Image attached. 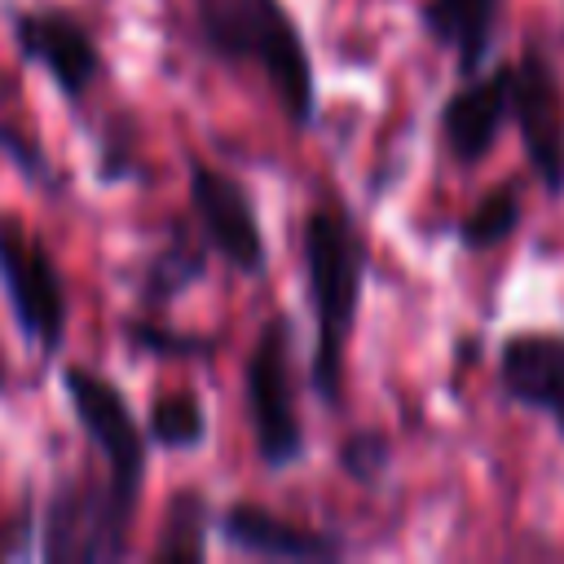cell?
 Wrapping results in <instances>:
<instances>
[{
	"instance_id": "6da1fadb",
	"label": "cell",
	"mask_w": 564,
	"mask_h": 564,
	"mask_svg": "<svg viewBox=\"0 0 564 564\" xmlns=\"http://www.w3.org/2000/svg\"><path fill=\"white\" fill-rule=\"evenodd\" d=\"M300 264H304V295L313 308L308 388L322 405L339 410L344 352L357 330L370 256H366V238H361L357 220L335 198H322L308 207L304 229H300Z\"/></svg>"
},
{
	"instance_id": "7a4b0ae2",
	"label": "cell",
	"mask_w": 564,
	"mask_h": 564,
	"mask_svg": "<svg viewBox=\"0 0 564 564\" xmlns=\"http://www.w3.org/2000/svg\"><path fill=\"white\" fill-rule=\"evenodd\" d=\"M198 40L229 66H256L295 128L317 123V75L300 22L282 0H189Z\"/></svg>"
},
{
	"instance_id": "3957f363",
	"label": "cell",
	"mask_w": 564,
	"mask_h": 564,
	"mask_svg": "<svg viewBox=\"0 0 564 564\" xmlns=\"http://www.w3.org/2000/svg\"><path fill=\"white\" fill-rule=\"evenodd\" d=\"M242 405L256 454L269 471H286L304 458V423L295 392V322L269 313L242 361Z\"/></svg>"
},
{
	"instance_id": "277c9868",
	"label": "cell",
	"mask_w": 564,
	"mask_h": 564,
	"mask_svg": "<svg viewBox=\"0 0 564 564\" xmlns=\"http://www.w3.org/2000/svg\"><path fill=\"white\" fill-rule=\"evenodd\" d=\"M62 392H66V405H70L79 432L88 436V445L97 449V458L106 467V494H110L115 511L123 520H137L141 489H145V458H150L145 423L132 414L128 397L106 375H97L88 366H66Z\"/></svg>"
},
{
	"instance_id": "5b68a950",
	"label": "cell",
	"mask_w": 564,
	"mask_h": 564,
	"mask_svg": "<svg viewBox=\"0 0 564 564\" xmlns=\"http://www.w3.org/2000/svg\"><path fill=\"white\" fill-rule=\"evenodd\" d=\"M0 291L9 300V313L22 339L35 344L44 357L62 352L66 322H70L62 269L48 256L44 238L13 212H0Z\"/></svg>"
},
{
	"instance_id": "8992f818",
	"label": "cell",
	"mask_w": 564,
	"mask_h": 564,
	"mask_svg": "<svg viewBox=\"0 0 564 564\" xmlns=\"http://www.w3.org/2000/svg\"><path fill=\"white\" fill-rule=\"evenodd\" d=\"M511 123L546 198H564V93L551 53L533 35L511 62Z\"/></svg>"
},
{
	"instance_id": "52a82bcc",
	"label": "cell",
	"mask_w": 564,
	"mask_h": 564,
	"mask_svg": "<svg viewBox=\"0 0 564 564\" xmlns=\"http://www.w3.org/2000/svg\"><path fill=\"white\" fill-rule=\"evenodd\" d=\"M185 172H189V212L198 220L203 242L234 273L260 278L269 269V247H264V229H260V212H256L251 189L198 154L185 159Z\"/></svg>"
},
{
	"instance_id": "ba28073f",
	"label": "cell",
	"mask_w": 564,
	"mask_h": 564,
	"mask_svg": "<svg viewBox=\"0 0 564 564\" xmlns=\"http://www.w3.org/2000/svg\"><path fill=\"white\" fill-rule=\"evenodd\" d=\"M9 35H13L18 57L26 66L44 70L48 84L66 101H84L106 75L97 35L70 9H57V4L18 9V13H9Z\"/></svg>"
},
{
	"instance_id": "9c48e42d",
	"label": "cell",
	"mask_w": 564,
	"mask_h": 564,
	"mask_svg": "<svg viewBox=\"0 0 564 564\" xmlns=\"http://www.w3.org/2000/svg\"><path fill=\"white\" fill-rule=\"evenodd\" d=\"M132 520H123L101 485L66 480L48 498L44 516V555L48 560H119L128 551Z\"/></svg>"
},
{
	"instance_id": "30bf717a",
	"label": "cell",
	"mask_w": 564,
	"mask_h": 564,
	"mask_svg": "<svg viewBox=\"0 0 564 564\" xmlns=\"http://www.w3.org/2000/svg\"><path fill=\"white\" fill-rule=\"evenodd\" d=\"M436 123L449 159L476 167L494 150L498 132L511 123V62H494L463 75V84L445 97Z\"/></svg>"
},
{
	"instance_id": "8fae6325",
	"label": "cell",
	"mask_w": 564,
	"mask_h": 564,
	"mask_svg": "<svg viewBox=\"0 0 564 564\" xmlns=\"http://www.w3.org/2000/svg\"><path fill=\"white\" fill-rule=\"evenodd\" d=\"M498 388L507 401L546 414L564 441V335L516 330L498 344Z\"/></svg>"
},
{
	"instance_id": "7c38bea8",
	"label": "cell",
	"mask_w": 564,
	"mask_h": 564,
	"mask_svg": "<svg viewBox=\"0 0 564 564\" xmlns=\"http://www.w3.org/2000/svg\"><path fill=\"white\" fill-rule=\"evenodd\" d=\"M216 533L225 546L260 560H304V564H326L339 560L348 546L330 529H308L291 516H278L260 502H229L216 516Z\"/></svg>"
},
{
	"instance_id": "4fadbf2b",
	"label": "cell",
	"mask_w": 564,
	"mask_h": 564,
	"mask_svg": "<svg viewBox=\"0 0 564 564\" xmlns=\"http://www.w3.org/2000/svg\"><path fill=\"white\" fill-rule=\"evenodd\" d=\"M498 13L502 0H423L419 22L436 48L454 53L458 75H471L489 62Z\"/></svg>"
},
{
	"instance_id": "5bb4252c",
	"label": "cell",
	"mask_w": 564,
	"mask_h": 564,
	"mask_svg": "<svg viewBox=\"0 0 564 564\" xmlns=\"http://www.w3.org/2000/svg\"><path fill=\"white\" fill-rule=\"evenodd\" d=\"M207 256H212V247L203 242V234L189 238L185 225H172V238L141 269V304H145V313H159L176 295H185L207 273Z\"/></svg>"
},
{
	"instance_id": "9a60e30c",
	"label": "cell",
	"mask_w": 564,
	"mask_h": 564,
	"mask_svg": "<svg viewBox=\"0 0 564 564\" xmlns=\"http://www.w3.org/2000/svg\"><path fill=\"white\" fill-rule=\"evenodd\" d=\"M216 529V516H212V502L203 489L185 485L167 498V511H163V529H159V542H154V560H203L207 555V533Z\"/></svg>"
},
{
	"instance_id": "2e32d148",
	"label": "cell",
	"mask_w": 564,
	"mask_h": 564,
	"mask_svg": "<svg viewBox=\"0 0 564 564\" xmlns=\"http://www.w3.org/2000/svg\"><path fill=\"white\" fill-rule=\"evenodd\" d=\"M145 436H150V445L172 449V454L198 449L207 441V405H203V397L185 392V388L159 392L150 401V410H145Z\"/></svg>"
},
{
	"instance_id": "e0dca14e",
	"label": "cell",
	"mask_w": 564,
	"mask_h": 564,
	"mask_svg": "<svg viewBox=\"0 0 564 564\" xmlns=\"http://www.w3.org/2000/svg\"><path fill=\"white\" fill-rule=\"evenodd\" d=\"M520 216H524V203H520V185L507 181V185H494L458 225V242L467 251H489L498 242H507L516 229H520Z\"/></svg>"
},
{
	"instance_id": "ac0fdd59",
	"label": "cell",
	"mask_w": 564,
	"mask_h": 564,
	"mask_svg": "<svg viewBox=\"0 0 564 564\" xmlns=\"http://www.w3.org/2000/svg\"><path fill=\"white\" fill-rule=\"evenodd\" d=\"M388 463H392V441L379 427H352L339 441V467L361 489H375L388 476Z\"/></svg>"
},
{
	"instance_id": "d6986e66",
	"label": "cell",
	"mask_w": 564,
	"mask_h": 564,
	"mask_svg": "<svg viewBox=\"0 0 564 564\" xmlns=\"http://www.w3.org/2000/svg\"><path fill=\"white\" fill-rule=\"evenodd\" d=\"M128 339H132V348L154 352V357H189V361L198 357V361H207L216 352V339L194 335V330H176L154 313L150 317H132L128 322Z\"/></svg>"
}]
</instances>
